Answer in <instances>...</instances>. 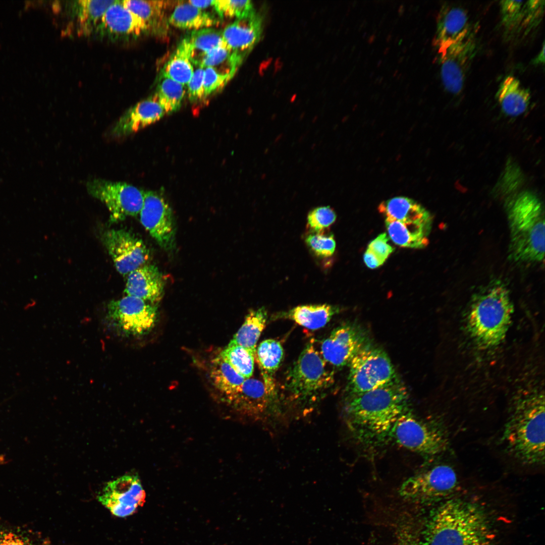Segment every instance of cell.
<instances>
[{
  "instance_id": "6da1fadb",
  "label": "cell",
  "mask_w": 545,
  "mask_h": 545,
  "mask_svg": "<svg viewBox=\"0 0 545 545\" xmlns=\"http://www.w3.org/2000/svg\"><path fill=\"white\" fill-rule=\"evenodd\" d=\"M410 409L409 395L398 377L377 388L348 398V424L363 442L378 444L387 440L398 418Z\"/></svg>"
},
{
  "instance_id": "7a4b0ae2",
  "label": "cell",
  "mask_w": 545,
  "mask_h": 545,
  "mask_svg": "<svg viewBox=\"0 0 545 545\" xmlns=\"http://www.w3.org/2000/svg\"><path fill=\"white\" fill-rule=\"evenodd\" d=\"M515 399L508 409L500 441L505 454L521 466L544 464V398L531 392Z\"/></svg>"
},
{
  "instance_id": "3957f363",
  "label": "cell",
  "mask_w": 545,
  "mask_h": 545,
  "mask_svg": "<svg viewBox=\"0 0 545 545\" xmlns=\"http://www.w3.org/2000/svg\"><path fill=\"white\" fill-rule=\"evenodd\" d=\"M493 534L476 507L458 500L445 501L433 512L421 545H491Z\"/></svg>"
},
{
  "instance_id": "277c9868",
  "label": "cell",
  "mask_w": 545,
  "mask_h": 545,
  "mask_svg": "<svg viewBox=\"0 0 545 545\" xmlns=\"http://www.w3.org/2000/svg\"><path fill=\"white\" fill-rule=\"evenodd\" d=\"M510 230L509 255L518 262H540L544 255L543 206L532 193L513 195L507 204Z\"/></svg>"
},
{
  "instance_id": "5b68a950",
  "label": "cell",
  "mask_w": 545,
  "mask_h": 545,
  "mask_svg": "<svg viewBox=\"0 0 545 545\" xmlns=\"http://www.w3.org/2000/svg\"><path fill=\"white\" fill-rule=\"evenodd\" d=\"M513 312L509 291L500 281H493L474 294L468 310L469 333L484 347L499 344L504 339Z\"/></svg>"
},
{
  "instance_id": "8992f818",
  "label": "cell",
  "mask_w": 545,
  "mask_h": 545,
  "mask_svg": "<svg viewBox=\"0 0 545 545\" xmlns=\"http://www.w3.org/2000/svg\"><path fill=\"white\" fill-rule=\"evenodd\" d=\"M388 440L430 458L446 451L449 445L448 433L441 424L435 420L419 417L411 409L398 418L390 430Z\"/></svg>"
},
{
  "instance_id": "52a82bcc",
  "label": "cell",
  "mask_w": 545,
  "mask_h": 545,
  "mask_svg": "<svg viewBox=\"0 0 545 545\" xmlns=\"http://www.w3.org/2000/svg\"><path fill=\"white\" fill-rule=\"evenodd\" d=\"M346 387L348 398L372 390L399 376L387 353L368 344L349 364Z\"/></svg>"
},
{
  "instance_id": "ba28073f",
  "label": "cell",
  "mask_w": 545,
  "mask_h": 545,
  "mask_svg": "<svg viewBox=\"0 0 545 545\" xmlns=\"http://www.w3.org/2000/svg\"><path fill=\"white\" fill-rule=\"evenodd\" d=\"M452 465L440 463L417 472L401 485L399 493L404 500L417 504L439 501L451 495L460 481Z\"/></svg>"
},
{
  "instance_id": "9c48e42d",
  "label": "cell",
  "mask_w": 545,
  "mask_h": 545,
  "mask_svg": "<svg viewBox=\"0 0 545 545\" xmlns=\"http://www.w3.org/2000/svg\"><path fill=\"white\" fill-rule=\"evenodd\" d=\"M334 381V373L311 341L288 370L285 386L294 396L305 399L322 392Z\"/></svg>"
},
{
  "instance_id": "30bf717a",
  "label": "cell",
  "mask_w": 545,
  "mask_h": 545,
  "mask_svg": "<svg viewBox=\"0 0 545 545\" xmlns=\"http://www.w3.org/2000/svg\"><path fill=\"white\" fill-rule=\"evenodd\" d=\"M157 316V307L153 304L127 295L107 304L104 320L106 325L119 335L138 337L153 328Z\"/></svg>"
},
{
  "instance_id": "8fae6325",
  "label": "cell",
  "mask_w": 545,
  "mask_h": 545,
  "mask_svg": "<svg viewBox=\"0 0 545 545\" xmlns=\"http://www.w3.org/2000/svg\"><path fill=\"white\" fill-rule=\"evenodd\" d=\"M86 188L90 195L105 204L113 222L137 215L143 205L145 192L125 182L95 179L87 183Z\"/></svg>"
},
{
  "instance_id": "7c38bea8",
  "label": "cell",
  "mask_w": 545,
  "mask_h": 545,
  "mask_svg": "<svg viewBox=\"0 0 545 545\" xmlns=\"http://www.w3.org/2000/svg\"><path fill=\"white\" fill-rule=\"evenodd\" d=\"M477 49L476 37L471 28L441 57V78L445 89L449 93L457 95L463 89Z\"/></svg>"
},
{
  "instance_id": "4fadbf2b",
  "label": "cell",
  "mask_w": 545,
  "mask_h": 545,
  "mask_svg": "<svg viewBox=\"0 0 545 545\" xmlns=\"http://www.w3.org/2000/svg\"><path fill=\"white\" fill-rule=\"evenodd\" d=\"M102 239L117 270L121 275H128L145 264L149 258V250L144 243L130 231L109 230L103 234Z\"/></svg>"
},
{
  "instance_id": "5bb4252c",
  "label": "cell",
  "mask_w": 545,
  "mask_h": 545,
  "mask_svg": "<svg viewBox=\"0 0 545 545\" xmlns=\"http://www.w3.org/2000/svg\"><path fill=\"white\" fill-rule=\"evenodd\" d=\"M149 34L145 23L122 1H114L103 14L93 36L111 42H128Z\"/></svg>"
},
{
  "instance_id": "9a60e30c",
  "label": "cell",
  "mask_w": 545,
  "mask_h": 545,
  "mask_svg": "<svg viewBox=\"0 0 545 545\" xmlns=\"http://www.w3.org/2000/svg\"><path fill=\"white\" fill-rule=\"evenodd\" d=\"M98 500L114 515H131L144 503L145 492L135 474H127L107 483L97 496Z\"/></svg>"
},
{
  "instance_id": "2e32d148",
  "label": "cell",
  "mask_w": 545,
  "mask_h": 545,
  "mask_svg": "<svg viewBox=\"0 0 545 545\" xmlns=\"http://www.w3.org/2000/svg\"><path fill=\"white\" fill-rule=\"evenodd\" d=\"M143 226L166 250L175 246V229L171 207L157 192H145L143 207L139 213Z\"/></svg>"
},
{
  "instance_id": "e0dca14e",
  "label": "cell",
  "mask_w": 545,
  "mask_h": 545,
  "mask_svg": "<svg viewBox=\"0 0 545 545\" xmlns=\"http://www.w3.org/2000/svg\"><path fill=\"white\" fill-rule=\"evenodd\" d=\"M367 337L358 326L346 323L335 329L322 342L320 354L329 363L342 367L368 345Z\"/></svg>"
},
{
  "instance_id": "ac0fdd59",
  "label": "cell",
  "mask_w": 545,
  "mask_h": 545,
  "mask_svg": "<svg viewBox=\"0 0 545 545\" xmlns=\"http://www.w3.org/2000/svg\"><path fill=\"white\" fill-rule=\"evenodd\" d=\"M114 1L65 2L63 8L68 29L79 36H93L103 14Z\"/></svg>"
},
{
  "instance_id": "d6986e66",
  "label": "cell",
  "mask_w": 545,
  "mask_h": 545,
  "mask_svg": "<svg viewBox=\"0 0 545 545\" xmlns=\"http://www.w3.org/2000/svg\"><path fill=\"white\" fill-rule=\"evenodd\" d=\"M276 392L259 380L245 379L239 389L224 401L237 412L249 416H257L266 411Z\"/></svg>"
},
{
  "instance_id": "ffe728a7",
  "label": "cell",
  "mask_w": 545,
  "mask_h": 545,
  "mask_svg": "<svg viewBox=\"0 0 545 545\" xmlns=\"http://www.w3.org/2000/svg\"><path fill=\"white\" fill-rule=\"evenodd\" d=\"M165 114L154 94L128 110L111 128L110 136L121 138L137 132L159 120Z\"/></svg>"
},
{
  "instance_id": "44dd1931",
  "label": "cell",
  "mask_w": 545,
  "mask_h": 545,
  "mask_svg": "<svg viewBox=\"0 0 545 545\" xmlns=\"http://www.w3.org/2000/svg\"><path fill=\"white\" fill-rule=\"evenodd\" d=\"M254 12L236 20L222 31L225 44L241 62L258 40L260 25Z\"/></svg>"
},
{
  "instance_id": "7402d4cb",
  "label": "cell",
  "mask_w": 545,
  "mask_h": 545,
  "mask_svg": "<svg viewBox=\"0 0 545 545\" xmlns=\"http://www.w3.org/2000/svg\"><path fill=\"white\" fill-rule=\"evenodd\" d=\"M471 27L466 11L459 7L444 6L437 19L434 45L440 57L447 48Z\"/></svg>"
},
{
  "instance_id": "603a6c76",
  "label": "cell",
  "mask_w": 545,
  "mask_h": 545,
  "mask_svg": "<svg viewBox=\"0 0 545 545\" xmlns=\"http://www.w3.org/2000/svg\"><path fill=\"white\" fill-rule=\"evenodd\" d=\"M164 288L163 277L158 268L145 264L128 275L125 292L153 304L161 299Z\"/></svg>"
},
{
  "instance_id": "cb8c5ba5",
  "label": "cell",
  "mask_w": 545,
  "mask_h": 545,
  "mask_svg": "<svg viewBox=\"0 0 545 545\" xmlns=\"http://www.w3.org/2000/svg\"><path fill=\"white\" fill-rule=\"evenodd\" d=\"M379 211L386 217L402 223L432 225L430 213L422 205L410 198L399 196L382 202Z\"/></svg>"
},
{
  "instance_id": "d4e9b609",
  "label": "cell",
  "mask_w": 545,
  "mask_h": 545,
  "mask_svg": "<svg viewBox=\"0 0 545 545\" xmlns=\"http://www.w3.org/2000/svg\"><path fill=\"white\" fill-rule=\"evenodd\" d=\"M497 100L503 113L517 117L527 110L531 95L528 89L513 76H508L501 82L496 93Z\"/></svg>"
},
{
  "instance_id": "484cf974",
  "label": "cell",
  "mask_w": 545,
  "mask_h": 545,
  "mask_svg": "<svg viewBox=\"0 0 545 545\" xmlns=\"http://www.w3.org/2000/svg\"><path fill=\"white\" fill-rule=\"evenodd\" d=\"M385 224L389 237L398 246L423 248L428 245L431 225L404 223L389 217Z\"/></svg>"
},
{
  "instance_id": "4316f807",
  "label": "cell",
  "mask_w": 545,
  "mask_h": 545,
  "mask_svg": "<svg viewBox=\"0 0 545 545\" xmlns=\"http://www.w3.org/2000/svg\"><path fill=\"white\" fill-rule=\"evenodd\" d=\"M340 308L332 305H303L294 307L281 315L298 324L311 330L325 326Z\"/></svg>"
},
{
  "instance_id": "83f0119b",
  "label": "cell",
  "mask_w": 545,
  "mask_h": 545,
  "mask_svg": "<svg viewBox=\"0 0 545 545\" xmlns=\"http://www.w3.org/2000/svg\"><path fill=\"white\" fill-rule=\"evenodd\" d=\"M193 49L185 37L161 70L160 74L187 86L194 72Z\"/></svg>"
},
{
  "instance_id": "f1b7e54d",
  "label": "cell",
  "mask_w": 545,
  "mask_h": 545,
  "mask_svg": "<svg viewBox=\"0 0 545 545\" xmlns=\"http://www.w3.org/2000/svg\"><path fill=\"white\" fill-rule=\"evenodd\" d=\"M123 4L138 16L147 26L149 34L166 32L169 24L164 10L167 5L160 1L124 0Z\"/></svg>"
},
{
  "instance_id": "f546056e",
  "label": "cell",
  "mask_w": 545,
  "mask_h": 545,
  "mask_svg": "<svg viewBox=\"0 0 545 545\" xmlns=\"http://www.w3.org/2000/svg\"><path fill=\"white\" fill-rule=\"evenodd\" d=\"M168 23L177 28L193 31L211 27L219 23V21L210 13L188 2L176 6L168 19Z\"/></svg>"
},
{
  "instance_id": "4dcf8cb0",
  "label": "cell",
  "mask_w": 545,
  "mask_h": 545,
  "mask_svg": "<svg viewBox=\"0 0 545 545\" xmlns=\"http://www.w3.org/2000/svg\"><path fill=\"white\" fill-rule=\"evenodd\" d=\"M267 317V311L264 307L250 310L231 341L248 350L255 356L256 345L265 328Z\"/></svg>"
},
{
  "instance_id": "1f68e13d",
  "label": "cell",
  "mask_w": 545,
  "mask_h": 545,
  "mask_svg": "<svg viewBox=\"0 0 545 545\" xmlns=\"http://www.w3.org/2000/svg\"><path fill=\"white\" fill-rule=\"evenodd\" d=\"M210 377L223 399L233 394L245 378L237 372L222 356L218 355L211 363Z\"/></svg>"
},
{
  "instance_id": "d6a6232c",
  "label": "cell",
  "mask_w": 545,
  "mask_h": 545,
  "mask_svg": "<svg viewBox=\"0 0 545 545\" xmlns=\"http://www.w3.org/2000/svg\"><path fill=\"white\" fill-rule=\"evenodd\" d=\"M255 355L262 372L264 383L269 389L275 390L272 376L283 360L284 351L282 346L275 340H264L259 345Z\"/></svg>"
},
{
  "instance_id": "836d02e7",
  "label": "cell",
  "mask_w": 545,
  "mask_h": 545,
  "mask_svg": "<svg viewBox=\"0 0 545 545\" xmlns=\"http://www.w3.org/2000/svg\"><path fill=\"white\" fill-rule=\"evenodd\" d=\"M186 93L185 86L165 76L159 75L154 94L165 113L178 110Z\"/></svg>"
},
{
  "instance_id": "e575fe53",
  "label": "cell",
  "mask_w": 545,
  "mask_h": 545,
  "mask_svg": "<svg viewBox=\"0 0 545 545\" xmlns=\"http://www.w3.org/2000/svg\"><path fill=\"white\" fill-rule=\"evenodd\" d=\"M393 521L390 545H421L420 526L415 517L401 513Z\"/></svg>"
},
{
  "instance_id": "d590c367",
  "label": "cell",
  "mask_w": 545,
  "mask_h": 545,
  "mask_svg": "<svg viewBox=\"0 0 545 545\" xmlns=\"http://www.w3.org/2000/svg\"><path fill=\"white\" fill-rule=\"evenodd\" d=\"M220 355L245 379L252 376L255 356L248 350L231 341Z\"/></svg>"
},
{
  "instance_id": "8d00e7d4",
  "label": "cell",
  "mask_w": 545,
  "mask_h": 545,
  "mask_svg": "<svg viewBox=\"0 0 545 545\" xmlns=\"http://www.w3.org/2000/svg\"><path fill=\"white\" fill-rule=\"evenodd\" d=\"M524 1H502L500 2L501 24L509 36L520 33L525 11Z\"/></svg>"
},
{
  "instance_id": "74e56055",
  "label": "cell",
  "mask_w": 545,
  "mask_h": 545,
  "mask_svg": "<svg viewBox=\"0 0 545 545\" xmlns=\"http://www.w3.org/2000/svg\"><path fill=\"white\" fill-rule=\"evenodd\" d=\"M187 38L193 54L197 51L200 52L199 55L205 53L224 43L222 31L212 27L193 30Z\"/></svg>"
},
{
  "instance_id": "f35d334b",
  "label": "cell",
  "mask_w": 545,
  "mask_h": 545,
  "mask_svg": "<svg viewBox=\"0 0 545 545\" xmlns=\"http://www.w3.org/2000/svg\"><path fill=\"white\" fill-rule=\"evenodd\" d=\"M305 241L310 250L319 257H330L335 250L336 242L332 234L312 232L306 237Z\"/></svg>"
},
{
  "instance_id": "ab89813d",
  "label": "cell",
  "mask_w": 545,
  "mask_h": 545,
  "mask_svg": "<svg viewBox=\"0 0 545 545\" xmlns=\"http://www.w3.org/2000/svg\"><path fill=\"white\" fill-rule=\"evenodd\" d=\"M221 18H240L253 12L251 1L235 0L214 1L213 6Z\"/></svg>"
},
{
  "instance_id": "60d3db41",
  "label": "cell",
  "mask_w": 545,
  "mask_h": 545,
  "mask_svg": "<svg viewBox=\"0 0 545 545\" xmlns=\"http://www.w3.org/2000/svg\"><path fill=\"white\" fill-rule=\"evenodd\" d=\"M335 211L329 206L314 208L307 215V225L312 232H321L332 225L336 220Z\"/></svg>"
},
{
  "instance_id": "b9f144b4",
  "label": "cell",
  "mask_w": 545,
  "mask_h": 545,
  "mask_svg": "<svg viewBox=\"0 0 545 545\" xmlns=\"http://www.w3.org/2000/svg\"><path fill=\"white\" fill-rule=\"evenodd\" d=\"M226 61H231L238 67L232 58L231 50L225 43L205 53L198 55V58L192 60L193 64L200 65L203 68L211 67L214 69Z\"/></svg>"
},
{
  "instance_id": "7bdbcfd3",
  "label": "cell",
  "mask_w": 545,
  "mask_h": 545,
  "mask_svg": "<svg viewBox=\"0 0 545 545\" xmlns=\"http://www.w3.org/2000/svg\"><path fill=\"white\" fill-rule=\"evenodd\" d=\"M544 6V1H526L525 15L520 32L526 35L539 24L543 14Z\"/></svg>"
},
{
  "instance_id": "ee69618b",
  "label": "cell",
  "mask_w": 545,
  "mask_h": 545,
  "mask_svg": "<svg viewBox=\"0 0 545 545\" xmlns=\"http://www.w3.org/2000/svg\"><path fill=\"white\" fill-rule=\"evenodd\" d=\"M521 180L520 169L513 162H509L499 181L498 190L502 194H513L520 186Z\"/></svg>"
},
{
  "instance_id": "f6af8a7d",
  "label": "cell",
  "mask_w": 545,
  "mask_h": 545,
  "mask_svg": "<svg viewBox=\"0 0 545 545\" xmlns=\"http://www.w3.org/2000/svg\"><path fill=\"white\" fill-rule=\"evenodd\" d=\"M233 76L219 72L213 68H204V98L223 88Z\"/></svg>"
},
{
  "instance_id": "bcb514c9",
  "label": "cell",
  "mask_w": 545,
  "mask_h": 545,
  "mask_svg": "<svg viewBox=\"0 0 545 545\" xmlns=\"http://www.w3.org/2000/svg\"><path fill=\"white\" fill-rule=\"evenodd\" d=\"M194 68L193 75L187 85V94L191 102H195L204 98V68L196 64Z\"/></svg>"
},
{
  "instance_id": "7dc6e473",
  "label": "cell",
  "mask_w": 545,
  "mask_h": 545,
  "mask_svg": "<svg viewBox=\"0 0 545 545\" xmlns=\"http://www.w3.org/2000/svg\"><path fill=\"white\" fill-rule=\"evenodd\" d=\"M389 238L386 233L380 234L368 245L367 249L384 261L394 250V248L388 243Z\"/></svg>"
},
{
  "instance_id": "c3c4849f",
  "label": "cell",
  "mask_w": 545,
  "mask_h": 545,
  "mask_svg": "<svg viewBox=\"0 0 545 545\" xmlns=\"http://www.w3.org/2000/svg\"><path fill=\"white\" fill-rule=\"evenodd\" d=\"M0 545H36L24 537L13 532H6L0 535ZM48 545V544H42Z\"/></svg>"
},
{
  "instance_id": "681fc988",
  "label": "cell",
  "mask_w": 545,
  "mask_h": 545,
  "mask_svg": "<svg viewBox=\"0 0 545 545\" xmlns=\"http://www.w3.org/2000/svg\"><path fill=\"white\" fill-rule=\"evenodd\" d=\"M363 259L366 265L372 269L380 266L385 262L368 249L364 253Z\"/></svg>"
},
{
  "instance_id": "f907efd6",
  "label": "cell",
  "mask_w": 545,
  "mask_h": 545,
  "mask_svg": "<svg viewBox=\"0 0 545 545\" xmlns=\"http://www.w3.org/2000/svg\"><path fill=\"white\" fill-rule=\"evenodd\" d=\"M188 2L193 6L203 10L210 6H213L214 1H189Z\"/></svg>"
},
{
  "instance_id": "816d5d0a",
  "label": "cell",
  "mask_w": 545,
  "mask_h": 545,
  "mask_svg": "<svg viewBox=\"0 0 545 545\" xmlns=\"http://www.w3.org/2000/svg\"><path fill=\"white\" fill-rule=\"evenodd\" d=\"M544 63V44L543 43L542 47L540 51L537 54V56L533 59L532 64L533 65H543Z\"/></svg>"
}]
</instances>
